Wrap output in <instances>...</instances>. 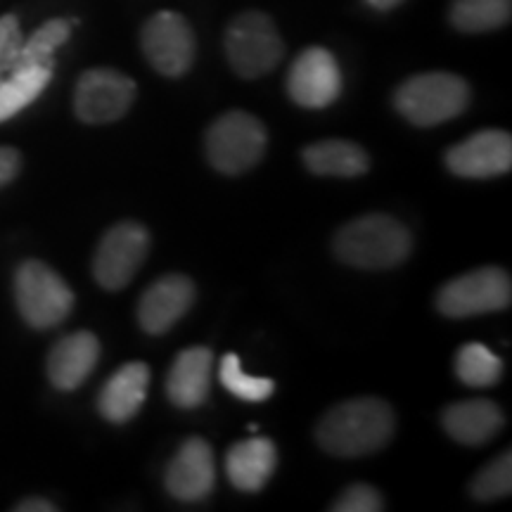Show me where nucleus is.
Wrapping results in <instances>:
<instances>
[{
  "label": "nucleus",
  "instance_id": "obj_1",
  "mask_svg": "<svg viewBox=\"0 0 512 512\" xmlns=\"http://www.w3.org/2000/svg\"><path fill=\"white\" fill-rule=\"evenodd\" d=\"M394 413L380 399H351L339 403L320 420L316 439L325 451L339 458H358L392 439Z\"/></svg>",
  "mask_w": 512,
  "mask_h": 512
},
{
  "label": "nucleus",
  "instance_id": "obj_2",
  "mask_svg": "<svg viewBox=\"0 0 512 512\" xmlns=\"http://www.w3.org/2000/svg\"><path fill=\"white\" fill-rule=\"evenodd\" d=\"M411 233L387 214H368L347 223L335 235V254L347 266L366 268H394L403 264L411 254Z\"/></svg>",
  "mask_w": 512,
  "mask_h": 512
},
{
  "label": "nucleus",
  "instance_id": "obj_3",
  "mask_svg": "<svg viewBox=\"0 0 512 512\" xmlns=\"http://www.w3.org/2000/svg\"><path fill=\"white\" fill-rule=\"evenodd\" d=\"M470 86L448 72H427L403 81L394 93V105L415 126H437L465 112Z\"/></svg>",
  "mask_w": 512,
  "mask_h": 512
},
{
  "label": "nucleus",
  "instance_id": "obj_4",
  "mask_svg": "<svg viewBox=\"0 0 512 512\" xmlns=\"http://www.w3.org/2000/svg\"><path fill=\"white\" fill-rule=\"evenodd\" d=\"M226 55L235 74L242 79H259L278 67L285 43L271 17L249 10L228 24Z\"/></svg>",
  "mask_w": 512,
  "mask_h": 512
},
{
  "label": "nucleus",
  "instance_id": "obj_5",
  "mask_svg": "<svg viewBox=\"0 0 512 512\" xmlns=\"http://www.w3.org/2000/svg\"><path fill=\"white\" fill-rule=\"evenodd\" d=\"M15 299L31 328L48 330L60 325L74 306V292L62 275L43 261H24L15 273Z\"/></svg>",
  "mask_w": 512,
  "mask_h": 512
},
{
  "label": "nucleus",
  "instance_id": "obj_6",
  "mask_svg": "<svg viewBox=\"0 0 512 512\" xmlns=\"http://www.w3.org/2000/svg\"><path fill=\"white\" fill-rule=\"evenodd\" d=\"M266 128L247 112H228L209 126L207 155L216 171L238 176L261 162L266 152Z\"/></svg>",
  "mask_w": 512,
  "mask_h": 512
},
{
  "label": "nucleus",
  "instance_id": "obj_7",
  "mask_svg": "<svg viewBox=\"0 0 512 512\" xmlns=\"http://www.w3.org/2000/svg\"><path fill=\"white\" fill-rule=\"evenodd\" d=\"M512 302L510 275L501 268H477L441 287L437 306L448 318H470L508 309Z\"/></svg>",
  "mask_w": 512,
  "mask_h": 512
},
{
  "label": "nucleus",
  "instance_id": "obj_8",
  "mask_svg": "<svg viewBox=\"0 0 512 512\" xmlns=\"http://www.w3.org/2000/svg\"><path fill=\"white\" fill-rule=\"evenodd\" d=\"M147 249L150 235L140 223L124 221L107 230L93 259V275L98 285L110 292L124 290L145 264Z\"/></svg>",
  "mask_w": 512,
  "mask_h": 512
},
{
  "label": "nucleus",
  "instance_id": "obj_9",
  "mask_svg": "<svg viewBox=\"0 0 512 512\" xmlns=\"http://www.w3.org/2000/svg\"><path fill=\"white\" fill-rule=\"evenodd\" d=\"M136 93V81L117 69H88L76 83L74 112L83 124H112L131 110Z\"/></svg>",
  "mask_w": 512,
  "mask_h": 512
},
{
  "label": "nucleus",
  "instance_id": "obj_10",
  "mask_svg": "<svg viewBox=\"0 0 512 512\" xmlns=\"http://www.w3.org/2000/svg\"><path fill=\"white\" fill-rule=\"evenodd\" d=\"M140 46L147 62L164 76H183L195 62V34L188 19L178 12L162 10L145 22L140 31Z\"/></svg>",
  "mask_w": 512,
  "mask_h": 512
},
{
  "label": "nucleus",
  "instance_id": "obj_11",
  "mask_svg": "<svg viewBox=\"0 0 512 512\" xmlns=\"http://www.w3.org/2000/svg\"><path fill=\"white\" fill-rule=\"evenodd\" d=\"M287 93L306 110H323L342 93V72L330 50L306 48L287 74Z\"/></svg>",
  "mask_w": 512,
  "mask_h": 512
},
{
  "label": "nucleus",
  "instance_id": "obj_12",
  "mask_svg": "<svg viewBox=\"0 0 512 512\" xmlns=\"http://www.w3.org/2000/svg\"><path fill=\"white\" fill-rule=\"evenodd\" d=\"M195 283L185 275L169 273L147 287L138 302V323L147 335H164L195 304Z\"/></svg>",
  "mask_w": 512,
  "mask_h": 512
},
{
  "label": "nucleus",
  "instance_id": "obj_13",
  "mask_svg": "<svg viewBox=\"0 0 512 512\" xmlns=\"http://www.w3.org/2000/svg\"><path fill=\"white\" fill-rule=\"evenodd\" d=\"M446 166L463 178H491L512 169V138L505 131H479L446 152Z\"/></svg>",
  "mask_w": 512,
  "mask_h": 512
},
{
  "label": "nucleus",
  "instance_id": "obj_14",
  "mask_svg": "<svg viewBox=\"0 0 512 512\" xmlns=\"http://www.w3.org/2000/svg\"><path fill=\"white\" fill-rule=\"evenodd\" d=\"M166 491L178 501L197 503L211 494L216 484L214 451L204 439H188L166 467Z\"/></svg>",
  "mask_w": 512,
  "mask_h": 512
},
{
  "label": "nucleus",
  "instance_id": "obj_15",
  "mask_svg": "<svg viewBox=\"0 0 512 512\" xmlns=\"http://www.w3.org/2000/svg\"><path fill=\"white\" fill-rule=\"evenodd\" d=\"M100 361V342L93 332H72L50 349L48 377L60 392H74Z\"/></svg>",
  "mask_w": 512,
  "mask_h": 512
},
{
  "label": "nucleus",
  "instance_id": "obj_16",
  "mask_svg": "<svg viewBox=\"0 0 512 512\" xmlns=\"http://www.w3.org/2000/svg\"><path fill=\"white\" fill-rule=\"evenodd\" d=\"M214 375V354L207 347H190L176 356L174 366L166 377V394L174 406L190 408L202 406L211 389Z\"/></svg>",
  "mask_w": 512,
  "mask_h": 512
},
{
  "label": "nucleus",
  "instance_id": "obj_17",
  "mask_svg": "<svg viewBox=\"0 0 512 512\" xmlns=\"http://www.w3.org/2000/svg\"><path fill=\"white\" fill-rule=\"evenodd\" d=\"M147 387H150V368L145 363H126L100 389V415L114 425L136 418L147 396Z\"/></svg>",
  "mask_w": 512,
  "mask_h": 512
},
{
  "label": "nucleus",
  "instance_id": "obj_18",
  "mask_svg": "<svg viewBox=\"0 0 512 512\" xmlns=\"http://www.w3.org/2000/svg\"><path fill=\"white\" fill-rule=\"evenodd\" d=\"M441 422H444V430L460 444L479 446L501 432L503 411L498 403L489 399L458 401L446 408Z\"/></svg>",
  "mask_w": 512,
  "mask_h": 512
},
{
  "label": "nucleus",
  "instance_id": "obj_19",
  "mask_svg": "<svg viewBox=\"0 0 512 512\" xmlns=\"http://www.w3.org/2000/svg\"><path fill=\"white\" fill-rule=\"evenodd\" d=\"M275 465H278V451L271 439L254 437L247 441H240L228 451L226 456V472L230 484L235 489L247 491H261L273 477Z\"/></svg>",
  "mask_w": 512,
  "mask_h": 512
},
{
  "label": "nucleus",
  "instance_id": "obj_20",
  "mask_svg": "<svg viewBox=\"0 0 512 512\" xmlns=\"http://www.w3.org/2000/svg\"><path fill=\"white\" fill-rule=\"evenodd\" d=\"M304 164L316 176L356 178L370 169V159L361 145L349 140H320L304 150Z\"/></svg>",
  "mask_w": 512,
  "mask_h": 512
},
{
  "label": "nucleus",
  "instance_id": "obj_21",
  "mask_svg": "<svg viewBox=\"0 0 512 512\" xmlns=\"http://www.w3.org/2000/svg\"><path fill=\"white\" fill-rule=\"evenodd\" d=\"M53 79V69L31 67L17 69L0 81V124L8 121L29 107L38 95L46 91V86Z\"/></svg>",
  "mask_w": 512,
  "mask_h": 512
},
{
  "label": "nucleus",
  "instance_id": "obj_22",
  "mask_svg": "<svg viewBox=\"0 0 512 512\" xmlns=\"http://www.w3.org/2000/svg\"><path fill=\"white\" fill-rule=\"evenodd\" d=\"M512 0H453L451 24L465 34H484L510 22Z\"/></svg>",
  "mask_w": 512,
  "mask_h": 512
},
{
  "label": "nucleus",
  "instance_id": "obj_23",
  "mask_svg": "<svg viewBox=\"0 0 512 512\" xmlns=\"http://www.w3.org/2000/svg\"><path fill=\"white\" fill-rule=\"evenodd\" d=\"M69 34H72V24H69L67 19H50V22H46L41 29H36L34 34L29 36V41L22 43V50H19L17 64L12 72L31 67L53 69L55 50L67 43Z\"/></svg>",
  "mask_w": 512,
  "mask_h": 512
},
{
  "label": "nucleus",
  "instance_id": "obj_24",
  "mask_svg": "<svg viewBox=\"0 0 512 512\" xmlns=\"http://www.w3.org/2000/svg\"><path fill=\"white\" fill-rule=\"evenodd\" d=\"M456 375L467 387H494L503 375V361L484 344H465L456 356Z\"/></svg>",
  "mask_w": 512,
  "mask_h": 512
},
{
  "label": "nucleus",
  "instance_id": "obj_25",
  "mask_svg": "<svg viewBox=\"0 0 512 512\" xmlns=\"http://www.w3.org/2000/svg\"><path fill=\"white\" fill-rule=\"evenodd\" d=\"M219 377H221L223 387H226L230 394H235L242 401H252V403L266 401L275 389V384L268 380V377L247 375L245 370H242L238 354L223 356Z\"/></svg>",
  "mask_w": 512,
  "mask_h": 512
},
{
  "label": "nucleus",
  "instance_id": "obj_26",
  "mask_svg": "<svg viewBox=\"0 0 512 512\" xmlns=\"http://www.w3.org/2000/svg\"><path fill=\"white\" fill-rule=\"evenodd\" d=\"M472 496L477 501H494V498L510 496L512 491V453L505 451L503 456L491 460L479 475L472 479Z\"/></svg>",
  "mask_w": 512,
  "mask_h": 512
},
{
  "label": "nucleus",
  "instance_id": "obj_27",
  "mask_svg": "<svg viewBox=\"0 0 512 512\" xmlns=\"http://www.w3.org/2000/svg\"><path fill=\"white\" fill-rule=\"evenodd\" d=\"M335 512H380L384 510V498L370 484H351L342 496L332 503Z\"/></svg>",
  "mask_w": 512,
  "mask_h": 512
},
{
  "label": "nucleus",
  "instance_id": "obj_28",
  "mask_svg": "<svg viewBox=\"0 0 512 512\" xmlns=\"http://www.w3.org/2000/svg\"><path fill=\"white\" fill-rule=\"evenodd\" d=\"M22 29L15 15L0 17V81L12 74L15 69L19 50H22Z\"/></svg>",
  "mask_w": 512,
  "mask_h": 512
},
{
  "label": "nucleus",
  "instance_id": "obj_29",
  "mask_svg": "<svg viewBox=\"0 0 512 512\" xmlns=\"http://www.w3.org/2000/svg\"><path fill=\"white\" fill-rule=\"evenodd\" d=\"M22 169V157L12 147H0V188L15 181V176Z\"/></svg>",
  "mask_w": 512,
  "mask_h": 512
},
{
  "label": "nucleus",
  "instance_id": "obj_30",
  "mask_svg": "<svg viewBox=\"0 0 512 512\" xmlns=\"http://www.w3.org/2000/svg\"><path fill=\"white\" fill-rule=\"evenodd\" d=\"M17 512H53L55 505L43 501V498H27V501H22L15 508Z\"/></svg>",
  "mask_w": 512,
  "mask_h": 512
},
{
  "label": "nucleus",
  "instance_id": "obj_31",
  "mask_svg": "<svg viewBox=\"0 0 512 512\" xmlns=\"http://www.w3.org/2000/svg\"><path fill=\"white\" fill-rule=\"evenodd\" d=\"M366 3L375 10H392L396 5H401L403 0H366Z\"/></svg>",
  "mask_w": 512,
  "mask_h": 512
}]
</instances>
